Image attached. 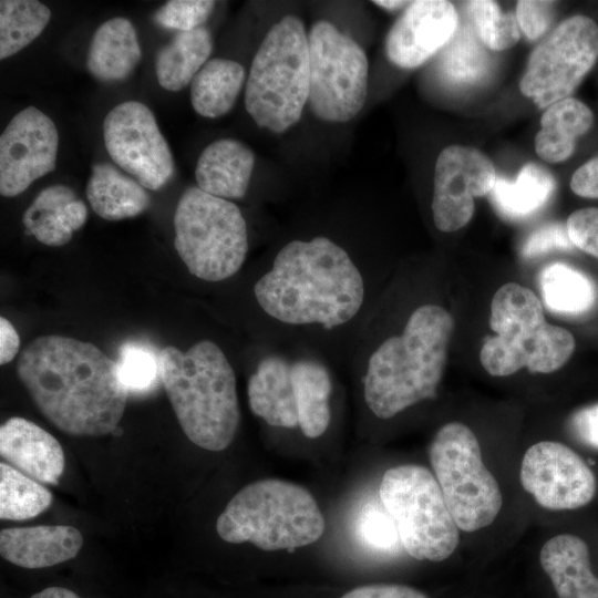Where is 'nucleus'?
I'll list each match as a JSON object with an SVG mask.
<instances>
[{"label":"nucleus","mask_w":598,"mask_h":598,"mask_svg":"<svg viewBox=\"0 0 598 598\" xmlns=\"http://www.w3.org/2000/svg\"><path fill=\"white\" fill-rule=\"evenodd\" d=\"M384 274L361 241L327 230L291 235L248 271L243 298L252 342L306 348L336 368L349 365Z\"/></svg>","instance_id":"nucleus-1"},{"label":"nucleus","mask_w":598,"mask_h":598,"mask_svg":"<svg viewBox=\"0 0 598 598\" xmlns=\"http://www.w3.org/2000/svg\"><path fill=\"white\" fill-rule=\"evenodd\" d=\"M400 316L380 298L349 363L365 411L379 421L434 399L447 362L454 320L444 307L414 302Z\"/></svg>","instance_id":"nucleus-2"},{"label":"nucleus","mask_w":598,"mask_h":598,"mask_svg":"<svg viewBox=\"0 0 598 598\" xmlns=\"http://www.w3.org/2000/svg\"><path fill=\"white\" fill-rule=\"evenodd\" d=\"M17 374L42 415L72 436L113 433L128 390L117 361L93 343L48 334L20 352Z\"/></svg>","instance_id":"nucleus-3"},{"label":"nucleus","mask_w":598,"mask_h":598,"mask_svg":"<svg viewBox=\"0 0 598 598\" xmlns=\"http://www.w3.org/2000/svg\"><path fill=\"white\" fill-rule=\"evenodd\" d=\"M166 395L186 437L212 452L226 450L241 422L235 361L216 338L202 337L186 350L158 354Z\"/></svg>","instance_id":"nucleus-4"},{"label":"nucleus","mask_w":598,"mask_h":598,"mask_svg":"<svg viewBox=\"0 0 598 598\" xmlns=\"http://www.w3.org/2000/svg\"><path fill=\"white\" fill-rule=\"evenodd\" d=\"M326 527L313 496L291 482L259 480L238 491L218 516L216 530L230 544L266 551L293 550L317 542Z\"/></svg>","instance_id":"nucleus-5"},{"label":"nucleus","mask_w":598,"mask_h":598,"mask_svg":"<svg viewBox=\"0 0 598 598\" xmlns=\"http://www.w3.org/2000/svg\"><path fill=\"white\" fill-rule=\"evenodd\" d=\"M489 327L495 336L484 340L480 361L494 377H507L522 368L533 373H551L575 351L573 334L548 323L539 298L515 282H507L495 292Z\"/></svg>","instance_id":"nucleus-6"},{"label":"nucleus","mask_w":598,"mask_h":598,"mask_svg":"<svg viewBox=\"0 0 598 598\" xmlns=\"http://www.w3.org/2000/svg\"><path fill=\"white\" fill-rule=\"evenodd\" d=\"M309 99V41L301 19L287 14L265 35L251 62L245 106L261 128L281 134Z\"/></svg>","instance_id":"nucleus-7"},{"label":"nucleus","mask_w":598,"mask_h":598,"mask_svg":"<svg viewBox=\"0 0 598 598\" xmlns=\"http://www.w3.org/2000/svg\"><path fill=\"white\" fill-rule=\"evenodd\" d=\"M174 247L187 271L215 285L237 277L249 252V235L241 209L229 199L190 186L174 213Z\"/></svg>","instance_id":"nucleus-8"},{"label":"nucleus","mask_w":598,"mask_h":598,"mask_svg":"<svg viewBox=\"0 0 598 598\" xmlns=\"http://www.w3.org/2000/svg\"><path fill=\"white\" fill-rule=\"evenodd\" d=\"M379 495L411 557L442 561L454 553L460 528L435 476L426 467L405 464L389 468L382 476Z\"/></svg>","instance_id":"nucleus-9"},{"label":"nucleus","mask_w":598,"mask_h":598,"mask_svg":"<svg viewBox=\"0 0 598 598\" xmlns=\"http://www.w3.org/2000/svg\"><path fill=\"white\" fill-rule=\"evenodd\" d=\"M430 462L457 527L475 532L497 517L503 497L497 481L483 463L480 443L460 422L444 424L429 448Z\"/></svg>","instance_id":"nucleus-10"},{"label":"nucleus","mask_w":598,"mask_h":598,"mask_svg":"<svg viewBox=\"0 0 598 598\" xmlns=\"http://www.w3.org/2000/svg\"><path fill=\"white\" fill-rule=\"evenodd\" d=\"M308 41L311 112L330 123L352 120L368 94L369 62L364 50L327 20L312 24Z\"/></svg>","instance_id":"nucleus-11"},{"label":"nucleus","mask_w":598,"mask_h":598,"mask_svg":"<svg viewBox=\"0 0 598 598\" xmlns=\"http://www.w3.org/2000/svg\"><path fill=\"white\" fill-rule=\"evenodd\" d=\"M598 60V24L576 14L560 22L530 53L520 92L539 109L570 97Z\"/></svg>","instance_id":"nucleus-12"},{"label":"nucleus","mask_w":598,"mask_h":598,"mask_svg":"<svg viewBox=\"0 0 598 598\" xmlns=\"http://www.w3.org/2000/svg\"><path fill=\"white\" fill-rule=\"evenodd\" d=\"M103 138L113 162L146 189L157 190L172 178L171 148L145 104L126 101L114 106L104 117Z\"/></svg>","instance_id":"nucleus-13"},{"label":"nucleus","mask_w":598,"mask_h":598,"mask_svg":"<svg viewBox=\"0 0 598 598\" xmlns=\"http://www.w3.org/2000/svg\"><path fill=\"white\" fill-rule=\"evenodd\" d=\"M493 163L474 147L450 145L437 156L431 210L434 226L453 233L472 219L474 198L489 194L496 182Z\"/></svg>","instance_id":"nucleus-14"},{"label":"nucleus","mask_w":598,"mask_h":598,"mask_svg":"<svg viewBox=\"0 0 598 598\" xmlns=\"http://www.w3.org/2000/svg\"><path fill=\"white\" fill-rule=\"evenodd\" d=\"M519 478L524 489L547 509L582 507L596 493L591 470L575 451L559 442L532 445L522 460Z\"/></svg>","instance_id":"nucleus-15"},{"label":"nucleus","mask_w":598,"mask_h":598,"mask_svg":"<svg viewBox=\"0 0 598 598\" xmlns=\"http://www.w3.org/2000/svg\"><path fill=\"white\" fill-rule=\"evenodd\" d=\"M59 134L53 121L29 106L18 112L0 136V193L14 197L56 166Z\"/></svg>","instance_id":"nucleus-16"},{"label":"nucleus","mask_w":598,"mask_h":598,"mask_svg":"<svg viewBox=\"0 0 598 598\" xmlns=\"http://www.w3.org/2000/svg\"><path fill=\"white\" fill-rule=\"evenodd\" d=\"M458 24L451 2L412 1L386 34V56L400 68H417L450 42Z\"/></svg>","instance_id":"nucleus-17"},{"label":"nucleus","mask_w":598,"mask_h":598,"mask_svg":"<svg viewBox=\"0 0 598 598\" xmlns=\"http://www.w3.org/2000/svg\"><path fill=\"white\" fill-rule=\"evenodd\" d=\"M0 455L23 474L43 484L56 485L65 456L59 441L32 421L12 416L0 426Z\"/></svg>","instance_id":"nucleus-18"},{"label":"nucleus","mask_w":598,"mask_h":598,"mask_svg":"<svg viewBox=\"0 0 598 598\" xmlns=\"http://www.w3.org/2000/svg\"><path fill=\"white\" fill-rule=\"evenodd\" d=\"M83 546L81 532L68 525H37L0 532V555L12 565L40 569L73 559Z\"/></svg>","instance_id":"nucleus-19"},{"label":"nucleus","mask_w":598,"mask_h":598,"mask_svg":"<svg viewBox=\"0 0 598 598\" xmlns=\"http://www.w3.org/2000/svg\"><path fill=\"white\" fill-rule=\"evenodd\" d=\"M255 154L244 143L220 138L200 153L195 178L204 192L225 199H243L248 190Z\"/></svg>","instance_id":"nucleus-20"},{"label":"nucleus","mask_w":598,"mask_h":598,"mask_svg":"<svg viewBox=\"0 0 598 598\" xmlns=\"http://www.w3.org/2000/svg\"><path fill=\"white\" fill-rule=\"evenodd\" d=\"M87 209L74 190L63 184L42 189L27 208L22 223L28 234L43 245L68 244L86 221Z\"/></svg>","instance_id":"nucleus-21"},{"label":"nucleus","mask_w":598,"mask_h":598,"mask_svg":"<svg viewBox=\"0 0 598 598\" xmlns=\"http://www.w3.org/2000/svg\"><path fill=\"white\" fill-rule=\"evenodd\" d=\"M539 560L558 598H598V578L590 569L589 549L580 537L561 534L548 539Z\"/></svg>","instance_id":"nucleus-22"},{"label":"nucleus","mask_w":598,"mask_h":598,"mask_svg":"<svg viewBox=\"0 0 598 598\" xmlns=\"http://www.w3.org/2000/svg\"><path fill=\"white\" fill-rule=\"evenodd\" d=\"M142 56L136 30L125 18L102 23L94 32L86 59L90 73L102 82L126 79Z\"/></svg>","instance_id":"nucleus-23"},{"label":"nucleus","mask_w":598,"mask_h":598,"mask_svg":"<svg viewBox=\"0 0 598 598\" xmlns=\"http://www.w3.org/2000/svg\"><path fill=\"white\" fill-rule=\"evenodd\" d=\"M85 194L92 209L106 220L135 217L145 212L151 203L145 187L107 163L92 166Z\"/></svg>","instance_id":"nucleus-24"},{"label":"nucleus","mask_w":598,"mask_h":598,"mask_svg":"<svg viewBox=\"0 0 598 598\" xmlns=\"http://www.w3.org/2000/svg\"><path fill=\"white\" fill-rule=\"evenodd\" d=\"M594 123L591 110L575 97H567L547 107L540 118V130L535 137V151L547 163L569 158L578 137L586 134Z\"/></svg>","instance_id":"nucleus-25"},{"label":"nucleus","mask_w":598,"mask_h":598,"mask_svg":"<svg viewBox=\"0 0 598 598\" xmlns=\"http://www.w3.org/2000/svg\"><path fill=\"white\" fill-rule=\"evenodd\" d=\"M213 51V38L206 28L177 32L155 58V73L162 87L179 91L192 83Z\"/></svg>","instance_id":"nucleus-26"},{"label":"nucleus","mask_w":598,"mask_h":598,"mask_svg":"<svg viewBox=\"0 0 598 598\" xmlns=\"http://www.w3.org/2000/svg\"><path fill=\"white\" fill-rule=\"evenodd\" d=\"M245 78V69L234 60H208L190 83L194 110L208 118L225 115L234 107Z\"/></svg>","instance_id":"nucleus-27"},{"label":"nucleus","mask_w":598,"mask_h":598,"mask_svg":"<svg viewBox=\"0 0 598 598\" xmlns=\"http://www.w3.org/2000/svg\"><path fill=\"white\" fill-rule=\"evenodd\" d=\"M491 59L472 24H458L437 62L441 80L453 87H467L486 78Z\"/></svg>","instance_id":"nucleus-28"},{"label":"nucleus","mask_w":598,"mask_h":598,"mask_svg":"<svg viewBox=\"0 0 598 598\" xmlns=\"http://www.w3.org/2000/svg\"><path fill=\"white\" fill-rule=\"evenodd\" d=\"M553 175L535 163L520 169L514 182L497 177L491 199L496 209L509 218H522L542 208L555 189Z\"/></svg>","instance_id":"nucleus-29"},{"label":"nucleus","mask_w":598,"mask_h":598,"mask_svg":"<svg viewBox=\"0 0 598 598\" xmlns=\"http://www.w3.org/2000/svg\"><path fill=\"white\" fill-rule=\"evenodd\" d=\"M539 286L547 309L560 315H582L592 309L598 296L589 276L561 262L542 270Z\"/></svg>","instance_id":"nucleus-30"},{"label":"nucleus","mask_w":598,"mask_h":598,"mask_svg":"<svg viewBox=\"0 0 598 598\" xmlns=\"http://www.w3.org/2000/svg\"><path fill=\"white\" fill-rule=\"evenodd\" d=\"M51 19L50 9L35 0L0 1V59H7L30 44Z\"/></svg>","instance_id":"nucleus-31"},{"label":"nucleus","mask_w":598,"mask_h":598,"mask_svg":"<svg viewBox=\"0 0 598 598\" xmlns=\"http://www.w3.org/2000/svg\"><path fill=\"white\" fill-rule=\"evenodd\" d=\"M52 498V493L40 482L4 461L0 463L1 519H31L47 511Z\"/></svg>","instance_id":"nucleus-32"},{"label":"nucleus","mask_w":598,"mask_h":598,"mask_svg":"<svg viewBox=\"0 0 598 598\" xmlns=\"http://www.w3.org/2000/svg\"><path fill=\"white\" fill-rule=\"evenodd\" d=\"M466 9L477 37L488 49L506 50L519 40V27L515 13L502 12L496 2L468 1Z\"/></svg>","instance_id":"nucleus-33"},{"label":"nucleus","mask_w":598,"mask_h":598,"mask_svg":"<svg viewBox=\"0 0 598 598\" xmlns=\"http://www.w3.org/2000/svg\"><path fill=\"white\" fill-rule=\"evenodd\" d=\"M117 364L124 384L132 392H145L161 378L159 357L141 343H124L120 349Z\"/></svg>","instance_id":"nucleus-34"},{"label":"nucleus","mask_w":598,"mask_h":598,"mask_svg":"<svg viewBox=\"0 0 598 598\" xmlns=\"http://www.w3.org/2000/svg\"><path fill=\"white\" fill-rule=\"evenodd\" d=\"M357 529L361 540L378 550H393L401 543L395 523L382 504H365L359 514Z\"/></svg>","instance_id":"nucleus-35"},{"label":"nucleus","mask_w":598,"mask_h":598,"mask_svg":"<svg viewBox=\"0 0 598 598\" xmlns=\"http://www.w3.org/2000/svg\"><path fill=\"white\" fill-rule=\"evenodd\" d=\"M214 8L210 0H171L155 11L153 20L165 29L192 31L200 28Z\"/></svg>","instance_id":"nucleus-36"},{"label":"nucleus","mask_w":598,"mask_h":598,"mask_svg":"<svg viewBox=\"0 0 598 598\" xmlns=\"http://www.w3.org/2000/svg\"><path fill=\"white\" fill-rule=\"evenodd\" d=\"M566 229L573 246L598 259V208L587 207L575 210L566 221Z\"/></svg>","instance_id":"nucleus-37"},{"label":"nucleus","mask_w":598,"mask_h":598,"mask_svg":"<svg viewBox=\"0 0 598 598\" xmlns=\"http://www.w3.org/2000/svg\"><path fill=\"white\" fill-rule=\"evenodd\" d=\"M555 2L551 1H518L516 19L518 27L529 40H536L548 29L554 16Z\"/></svg>","instance_id":"nucleus-38"},{"label":"nucleus","mask_w":598,"mask_h":598,"mask_svg":"<svg viewBox=\"0 0 598 598\" xmlns=\"http://www.w3.org/2000/svg\"><path fill=\"white\" fill-rule=\"evenodd\" d=\"M571 247L566 226L554 223L533 231L525 240L520 252L523 257L534 258L555 249H570Z\"/></svg>","instance_id":"nucleus-39"},{"label":"nucleus","mask_w":598,"mask_h":598,"mask_svg":"<svg viewBox=\"0 0 598 598\" xmlns=\"http://www.w3.org/2000/svg\"><path fill=\"white\" fill-rule=\"evenodd\" d=\"M568 426L576 440L598 450V403L575 412L569 419Z\"/></svg>","instance_id":"nucleus-40"},{"label":"nucleus","mask_w":598,"mask_h":598,"mask_svg":"<svg viewBox=\"0 0 598 598\" xmlns=\"http://www.w3.org/2000/svg\"><path fill=\"white\" fill-rule=\"evenodd\" d=\"M339 598H429L424 592L400 584H368L354 587Z\"/></svg>","instance_id":"nucleus-41"},{"label":"nucleus","mask_w":598,"mask_h":598,"mask_svg":"<svg viewBox=\"0 0 598 598\" xmlns=\"http://www.w3.org/2000/svg\"><path fill=\"white\" fill-rule=\"evenodd\" d=\"M570 188L580 197L598 199V155L574 172Z\"/></svg>","instance_id":"nucleus-42"},{"label":"nucleus","mask_w":598,"mask_h":598,"mask_svg":"<svg viewBox=\"0 0 598 598\" xmlns=\"http://www.w3.org/2000/svg\"><path fill=\"white\" fill-rule=\"evenodd\" d=\"M20 349V338L13 324L4 317L0 318V363L11 362Z\"/></svg>","instance_id":"nucleus-43"},{"label":"nucleus","mask_w":598,"mask_h":598,"mask_svg":"<svg viewBox=\"0 0 598 598\" xmlns=\"http://www.w3.org/2000/svg\"><path fill=\"white\" fill-rule=\"evenodd\" d=\"M30 598H81L76 592L71 589L51 586L35 592Z\"/></svg>","instance_id":"nucleus-44"},{"label":"nucleus","mask_w":598,"mask_h":598,"mask_svg":"<svg viewBox=\"0 0 598 598\" xmlns=\"http://www.w3.org/2000/svg\"><path fill=\"white\" fill-rule=\"evenodd\" d=\"M374 4H377L380 8H383L385 10H398L404 7H408L410 2L408 1H396V0H378L373 1Z\"/></svg>","instance_id":"nucleus-45"}]
</instances>
